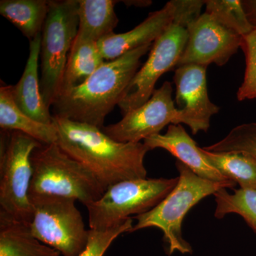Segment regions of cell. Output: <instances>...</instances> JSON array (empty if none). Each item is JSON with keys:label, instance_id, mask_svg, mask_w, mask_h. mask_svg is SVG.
Segmentation results:
<instances>
[{"label": "cell", "instance_id": "obj_1", "mask_svg": "<svg viewBox=\"0 0 256 256\" xmlns=\"http://www.w3.org/2000/svg\"><path fill=\"white\" fill-rule=\"evenodd\" d=\"M53 116L58 146L88 170L105 192L120 182L146 178L144 158L150 150L144 143L117 142L100 128Z\"/></svg>", "mask_w": 256, "mask_h": 256}, {"label": "cell", "instance_id": "obj_2", "mask_svg": "<svg viewBox=\"0 0 256 256\" xmlns=\"http://www.w3.org/2000/svg\"><path fill=\"white\" fill-rule=\"evenodd\" d=\"M152 46L150 44L106 62L82 85L60 92L53 106L54 116L102 129Z\"/></svg>", "mask_w": 256, "mask_h": 256}, {"label": "cell", "instance_id": "obj_3", "mask_svg": "<svg viewBox=\"0 0 256 256\" xmlns=\"http://www.w3.org/2000/svg\"><path fill=\"white\" fill-rule=\"evenodd\" d=\"M204 6L202 0H178L174 21L154 42L149 58L122 95L118 106L124 116L146 104L159 79L176 68L188 43V26L201 16Z\"/></svg>", "mask_w": 256, "mask_h": 256}, {"label": "cell", "instance_id": "obj_4", "mask_svg": "<svg viewBox=\"0 0 256 256\" xmlns=\"http://www.w3.org/2000/svg\"><path fill=\"white\" fill-rule=\"evenodd\" d=\"M180 176L176 186L158 206L143 214L134 216L138 223L131 233L148 228H158L164 234L168 255L174 252L191 254V245L182 235V223L188 212L202 200L214 195L222 188H234V182H216L198 176L181 162L176 161Z\"/></svg>", "mask_w": 256, "mask_h": 256}, {"label": "cell", "instance_id": "obj_5", "mask_svg": "<svg viewBox=\"0 0 256 256\" xmlns=\"http://www.w3.org/2000/svg\"><path fill=\"white\" fill-rule=\"evenodd\" d=\"M32 164L30 196L64 197L86 206L105 193L94 174L64 152L57 143L42 144L35 150Z\"/></svg>", "mask_w": 256, "mask_h": 256}, {"label": "cell", "instance_id": "obj_6", "mask_svg": "<svg viewBox=\"0 0 256 256\" xmlns=\"http://www.w3.org/2000/svg\"><path fill=\"white\" fill-rule=\"evenodd\" d=\"M78 0L50 1L42 32L41 92L48 108L62 92L69 53L78 34Z\"/></svg>", "mask_w": 256, "mask_h": 256}, {"label": "cell", "instance_id": "obj_7", "mask_svg": "<svg viewBox=\"0 0 256 256\" xmlns=\"http://www.w3.org/2000/svg\"><path fill=\"white\" fill-rule=\"evenodd\" d=\"M0 142V212L30 224L32 156L43 144L23 133L2 130Z\"/></svg>", "mask_w": 256, "mask_h": 256}, {"label": "cell", "instance_id": "obj_8", "mask_svg": "<svg viewBox=\"0 0 256 256\" xmlns=\"http://www.w3.org/2000/svg\"><path fill=\"white\" fill-rule=\"evenodd\" d=\"M175 178H140L112 185L95 202L87 205L92 230H107L158 206L176 186Z\"/></svg>", "mask_w": 256, "mask_h": 256}, {"label": "cell", "instance_id": "obj_9", "mask_svg": "<svg viewBox=\"0 0 256 256\" xmlns=\"http://www.w3.org/2000/svg\"><path fill=\"white\" fill-rule=\"evenodd\" d=\"M34 236L64 256H78L86 247L89 230L76 200L53 196H30Z\"/></svg>", "mask_w": 256, "mask_h": 256}, {"label": "cell", "instance_id": "obj_10", "mask_svg": "<svg viewBox=\"0 0 256 256\" xmlns=\"http://www.w3.org/2000/svg\"><path fill=\"white\" fill-rule=\"evenodd\" d=\"M172 94L171 82H165L154 90L146 104L130 111L120 122L104 127L102 130L122 143H139L160 134L166 126L176 124L178 112Z\"/></svg>", "mask_w": 256, "mask_h": 256}, {"label": "cell", "instance_id": "obj_11", "mask_svg": "<svg viewBox=\"0 0 256 256\" xmlns=\"http://www.w3.org/2000/svg\"><path fill=\"white\" fill-rule=\"evenodd\" d=\"M242 37L205 12L188 26V43L178 67L226 65L242 46ZM176 67V68H178Z\"/></svg>", "mask_w": 256, "mask_h": 256}, {"label": "cell", "instance_id": "obj_12", "mask_svg": "<svg viewBox=\"0 0 256 256\" xmlns=\"http://www.w3.org/2000/svg\"><path fill=\"white\" fill-rule=\"evenodd\" d=\"M206 70L197 65L182 66L175 70L176 124H186L194 136L208 132L212 116L220 111L208 96Z\"/></svg>", "mask_w": 256, "mask_h": 256}, {"label": "cell", "instance_id": "obj_13", "mask_svg": "<svg viewBox=\"0 0 256 256\" xmlns=\"http://www.w3.org/2000/svg\"><path fill=\"white\" fill-rule=\"evenodd\" d=\"M178 9V0L170 1L131 31L114 33L98 42L104 60H116L136 48L154 44L174 21Z\"/></svg>", "mask_w": 256, "mask_h": 256}, {"label": "cell", "instance_id": "obj_14", "mask_svg": "<svg viewBox=\"0 0 256 256\" xmlns=\"http://www.w3.org/2000/svg\"><path fill=\"white\" fill-rule=\"evenodd\" d=\"M143 143L150 151L158 148L168 151L200 178L216 182L232 181L208 162L182 124H170L164 134L152 136Z\"/></svg>", "mask_w": 256, "mask_h": 256}, {"label": "cell", "instance_id": "obj_15", "mask_svg": "<svg viewBox=\"0 0 256 256\" xmlns=\"http://www.w3.org/2000/svg\"><path fill=\"white\" fill-rule=\"evenodd\" d=\"M42 33L30 42V53L21 79L12 86L13 97L18 107L32 119L52 124L53 116L42 97L38 77V60L41 53Z\"/></svg>", "mask_w": 256, "mask_h": 256}, {"label": "cell", "instance_id": "obj_16", "mask_svg": "<svg viewBox=\"0 0 256 256\" xmlns=\"http://www.w3.org/2000/svg\"><path fill=\"white\" fill-rule=\"evenodd\" d=\"M0 128L2 130L23 133L43 144H54L58 141L54 124L38 122L18 107L13 97L12 86L0 88Z\"/></svg>", "mask_w": 256, "mask_h": 256}, {"label": "cell", "instance_id": "obj_17", "mask_svg": "<svg viewBox=\"0 0 256 256\" xmlns=\"http://www.w3.org/2000/svg\"><path fill=\"white\" fill-rule=\"evenodd\" d=\"M60 256L34 236L30 224L0 212V256Z\"/></svg>", "mask_w": 256, "mask_h": 256}, {"label": "cell", "instance_id": "obj_18", "mask_svg": "<svg viewBox=\"0 0 256 256\" xmlns=\"http://www.w3.org/2000/svg\"><path fill=\"white\" fill-rule=\"evenodd\" d=\"M114 0H78L79 26L76 40L99 42L114 33L119 20Z\"/></svg>", "mask_w": 256, "mask_h": 256}, {"label": "cell", "instance_id": "obj_19", "mask_svg": "<svg viewBox=\"0 0 256 256\" xmlns=\"http://www.w3.org/2000/svg\"><path fill=\"white\" fill-rule=\"evenodd\" d=\"M50 3V0H1L0 14L31 42L43 30Z\"/></svg>", "mask_w": 256, "mask_h": 256}, {"label": "cell", "instance_id": "obj_20", "mask_svg": "<svg viewBox=\"0 0 256 256\" xmlns=\"http://www.w3.org/2000/svg\"><path fill=\"white\" fill-rule=\"evenodd\" d=\"M105 63L97 42L75 38L69 53L60 92L82 85Z\"/></svg>", "mask_w": 256, "mask_h": 256}, {"label": "cell", "instance_id": "obj_21", "mask_svg": "<svg viewBox=\"0 0 256 256\" xmlns=\"http://www.w3.org/2000/svg\"><path fill=\"white\" fill-rule=\"evenodd\" d=\"M208 162L242 190H256V161L240 153H214L201 148Z\"/></svg>", "mask_w": 256, "mask_h": 256}, {"label": "cell", "instance_id": "obj_22", "mask_svg": "<svg viewBox=\"0 0 256 256\" xmlns=\"http://www.w3.org/2000/svg\"><path fill=\"white\" fill-rule=\"evenodd\" d=\"M214 196L216 203V218L222 220L235 214L242 216L256 233V190L239 188L230 194L226 188H222Z\"/></svg>", "mask_w": 256, "mask_h": 256}, {"label": "cell", "instance_id": "obj_23", "mask_svg": "<svg viewBox=\"0 0 256 256\" xmlns=\"http://www.w3.org/2000/svg\"><path fill=\"white\" fill-rule=\"evenodd\" d=\"M205 6V12L240 37L246 36L254 30L242 0H207Z\"/></svg>", "mask_w": 256, "mask_h": 256}, {"label": "cell", "instance_id": "obj_24", "mask_svg": "<svg viewBox=\"0 0 256 256\" xmlns=\"http://www.w3.org/2000/svg\"><path fill=\"white\" fill-rule=\"evenodd\" d=\"M203 148L210 152L247 154L256 161V124L237 126L220 142Z\"/></svg>", "mask_w": 256, "mask_h": 256}, {"label": "cell", "instance_id": "obj_25", "mask_svg": "<svg viewBox=\"0 0 256 256\" xmlns=\"http://www.w3.org/2000/svg\"><path fill=\"white\" fill-rule=\"evenodd\" d=\"M240 48L245 54L246 68L237 98L239 101L254 100L256 99V30L242 37Z\"/></svg>", "mask_w": 256, "mask_h": 256}, {"label": "cell", "instance_id": "obj_26", "mask_svg": "<svg viewBox=\"0 0 256 256\" xmlns=\"http://www.w3.org/2000/svg\"><path fill=\"white\" fill-rule=\"evenodd\" d=\"M132 218L124 223L107 230H89L88 242L84 252L78 256H104L116 239L133 228Z\"/></svg>", "mask_w": 256, "mask_h": 256}, {"label": "cell", "instance_id": "obj_27", "mask_svg": "<svg viewBox=\"0 0 256 256\" xmlns=\"http://www.w3.org/2000/svg\"><path fill=\"white\" fill-rule=\"evenodd\" d=\"M242 3L250 24L256 30V0H242Z\"/></svg>", "mask_w": 256, "mask_h": 256}, {"label": "cell", "instance_id": "obj_28", "mask_svg": "<svg viewBox=\"0 0 256 256\" xmlns=\"http://www.w3.org/2000/svg\"><path fill=\"white\" fill-rule=\"evenodd\" d=\"M124 4H127L128 6H140V8H144V6H148L152 4V1H124Z\"/></svg>", "mask_w": 256, "mask_h": 256}]
</instances>
